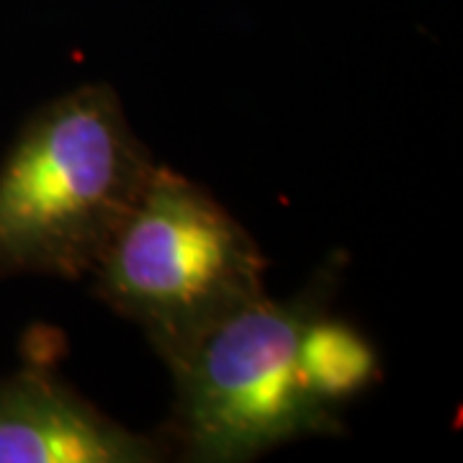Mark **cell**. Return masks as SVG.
<instances>
[{
	"mask_svg": "<svg viewBox=\"0 0 463 463\" xmlns=\"http://www.w3.org/2000/svg\"><path fill=\"white\" fill-rule=\"evenodd\" d=\"M315 298L268 294L219 319L170 365L178 428L194 461L237 463L286 440L335 432L298 373V340L317 315Z\"/></svg>",
	"mask_w": 463,
	"mask_h": 463,
	"instance_id": "3957f363",
	"label": "cell"
},
{
	"mask_svg": "<svg viewBox=\"0 0 463 463\" xmlns=\"http://www.w3.org/2000/svg\"><path fill=\"white\" fill-rule=\"evenodd\" d=\"M265 268L240 222L157 165L90 276L100 298L173 364L219 319L263 297Z\"/></svg>",
	"mask_w": 463,
	"mask_h": 463,
	"instance_id": "7a4b0ae2",
	"label": "cell"
},
{
	"mask_svg": "<svg viewBox=\"0 0 463 463\" xmlns=\"http://www.w3.org/2000/svg\"><path fill=\"white\" fill-rule=\"evenodd\" d=\"M298 373L307 392L332 410L376 379L379 361L364 335L317 312L298 340Z\"/></svg>",
	"mask_w": 463,
	"mask_h": 463,
	"instance_id": "5b68a950",
	"label": "cell"
},
{
	"mask_svg": "<svg viewBox=\"0 0 463 463\" xmlns=\"http://www.w3.org/2000/svg\"><path fill=\"white\" fill-rule=\"evenodd\" d=\"M155 167L109 85L52 100L0 170V265L90 276Z\"/></svg>",
	"mask_w": 463,
	"mask_h": 463,
	"instance_id": "6da1fadb",
	"label": "cell"
},
{
	"mask_svg": "<svg viewBox=\"0 0 463 463\" xmlns=\"http://www.w3.org/2000/svg\"><path fill=\"white\" fill-rule=\"evenodd\" d=\"M163 450L65 383L21 373L0 386V463H152Z\"/></svg>",
	"mask_w": 463,
	"mask_h": 463,
	"instance_id": "277c9868",
	"label": "cell"
}]
</instances>
